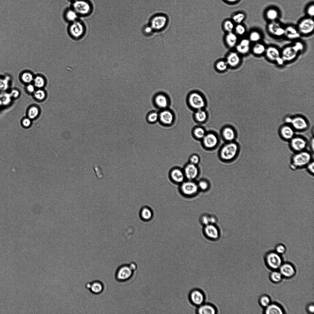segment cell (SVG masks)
<instances>
[{
	"instance_id": "1",
	"label": "cell",
	"mask_w": 314,
	"mask_h": 314,
	"mask_svg": "<svg viewBox=\"0 0 314 314\" xmlns=\"http://www.w3.org/2000/svg\"><path fill=\"white\" fill-rule=\"evenodd\" d=\"M240 151L239 145L235 141L225 142L219 150L218 157L223 162H230L237 158Z\"/></svg>"
},
{
	"instance_id": "2",
	"label": "cell",
	"mask_w": 314,
	"mask_h": 314,
	"mask_svg": "<svg viewBox=\"0 0 314 314\" xmlns=\"http://www.w3.org/2000/svg\"><path fill=\"white\" fill-rule=\"evenodd\" d=\"M312 153L307 150L294 153L291 156L289 167L292 170L305 168L312 160Z\"/></svg>"
},
{
	"instance_id": "3",
	"label": "cell",
	"mask_w": 314,
	"mask_h": 314,
	"mask_svg": "<svg viewBox=\"0 0 314 314\" xmlns=\"http://www.w3.org/2000/svg\"><path fill=\"white\" fill-rule=\"evenodd\" d=\"M137 268V264L134 262L121 264L116 270L115 278L119 282H126L132 278Z\"/></svg>"
},
{
	"instance_id": "4",
	"label": "cell",
	"mask_w": 314,
	"mask_h": 314,
	"mask_svg": "<svg viewBox=\"0 0 314 314\" xmlns=\"http://www.w3.org/2000/svg\"><path fill=\"white\" fill-rule=\"evenodd\" d=\"M285 121V123L289 124L296 132H304L309 127L308 120L301 116L297 115L292 117H287Z\"/></svg>"
},
{
	"instance_id": "5",
	"label": "cell",
	"mask_w": 314,
	"mask_h": 314,
	"mask_svg": "<svg viewBox=\"0 0 314 314\" xmlns=\"http://www.w3.org/2000/svg\"><path fill=\"white\" fill-rule=\"evenodd\" d=\"M202 146L208 150L216 149L218 146L220 141L218 135L213 131L207 132L201 141Z\"/></svg>"
},
{
	"instance_id": "6",
	"label": "cell",
	"mask_w": 314,
	"mask_h": 314,
	"mask_svg": "<svg viewBox=\"0 0 314 314\" xmlns=\"http://www.w3.org/2000/svg\"><path fill=\"white\" fill-rule=\"evenodd\" d=\"M290 149L294 153L306 150L308 141L304 136L295 135L289 141Z\"/></svg>"
},
{
	"instance_id": "7",
	"label": "cell",
	"mask_w": 314,
	"mask_h": 314,
	"mask_svg": "<svg viewBox=\"0 0 314 314\" xmlns=\"http://www.w3.org/2000/svg\"><path fill=\"white\" fill-rule=\"evenodd\" d=\"M179 190L183 195L190 196L197 193L199 189L195 180H186L179 185Z\"/></svg>"
},
{
	"instance_id": "8",
	"label": "cell",
	"mask_w": 314,
	"mask_h": 314,
	"mask_svg": "<svg viewBox=\"0 0 314 314\" xmlns=\"http://www.w3.org/2000/svg\"><path fill=\"white\" fill-rule=\"evenodd\" d=\"M188 102L191 108L196 110L203 109L206 105L205 101L203 95L196 92H192L189 95Z\"/></svg>"
},
{
	"instance_id": "9",
	"label": "cell",
	"mask_w": 314,
	"mask_h": 314,
	"mask_svg": "<svg viewBox=\"0 0 314 314\" xmlns=\"http://www.w3.org/2000/svg\"><path fill=\"white\" fill-rule=\"evenodd\" d=\"M168 176L171 182L178 185L186 180L182 168L178 166H174L170 168Z\"/></svg>"
},
{
	"instance_id": "10",
	"label": "cell",
	"mask_w": 314,
	"mask_h": 314,
	"mask_svg": "<svg viewBox=\"0 0 314 314\" xmlns=\"http://www.w3.org/2000/svg\"><path fill=\"white\" fill-rule=\"evenodd\" d=\"M186 180H195L199 176L200 170L198 165L188 162L182 168Z\"/></svg>"
},
{
	"instance_id": "11",
	"label": "cell",
	"mask_w": 314,
	"mask_h": 314,
	"mask_svg": "<svg viewBox=\"0 0 314 314\" xmlns=\"http://www.w3.org/2000/svg\"><path fill=\"white\" fill-rule=\"evenodd\" d=\"M188 299L192 304L198 307L204 303L205 296L201 290L195 289L189 292Z\"/></svg>"
},
{
	"instance_id": "12",
	"label": "cell",
	"mask_w": 314,
	"mask_h": 314,
	"mask_svg": "<svg viewBox=\"0 0 314 314\" xmlns=\"http://www.w3.org/2000/svg\"><path fill=\"white\" fill-rule=\"evenodd\" d=\"M266 261L268 266L273 270L279 268L282 264L281 257L276 252L268 253L266 257Z\"/></svg>"
},
{
	"instance_id": "13",
	"label": "cell",
	"mask_w": 314,
	"mask_h": 314,
	"mask_svg": "<svg viewBox=\"0 0 314 314\" xmlns=\"http://www.w3.org/2000/svg\"><path fill=\"white\" fill-rule=\"evenodd\" d=\"M265 54L267 58L271 61L276 62L279 65L284 63L279 50L274 46H270L266 48Z\"/></svg>"
},
{
	"instance_id": "14",
	"label": "cell",
	"mask_w": 314,
	"mask_h": 314,
	"mask_svg": "<svg viewBox=\"0 0 314 314\" xmlns=\"http://www.w3.org/2000/svg\"><path fill=\"white\" fill-rule=\"evenodd\" d=\"M220 137L225 142L235 141L237 137V133L235 129L230 125L223 127L220 132Z\"/></svg>"
},
{
	"instance_id": "15",
	"label": "cell",
	"mask_w": 314,
	"mask_h": 314,
	"mask_svg": "<svg viewBox=\"0 0 314 314\" xmlns=\"http://www.w3.org/2000/svg\"><path fill=\"white\" fill-rule=\"evenodd\" d=\"M278 132L282 140L288 142L296 135L294 129L289 124L286 123L280 126Z\"/></svg>"
},
{
	"instance_id": "16",
	"label": "cell",
	"mask_w": 314,
	"mask_h": 314,
	"mask_svg": "<svg viewBox=\"0 0 314 314\" xmlns=\"http://www.w3.org/2000/svg\"><path fill=\"white\" fill-rule=\"evenodd\" d=\"M314 29V21L311 17L305 18L299 23L298 30L303 34H308L312 33Z\"/></svg>"
},
{
	"instance_id": "17",
	"label": "cell",
	"mask_w": 314,
	"mask_h": 314,
	"mask_svg": "<svg viewBox=\"0 0 314 314\" xmlns=\"http://www.w3.org/2000/svg\"><path fill=\"white\" fill-rule=\"evenodd\" d=\"M174 117L170 110L163 109L159 114V120L163 126L169 127L172 125L174 122Z\"/></svg>"
},
{
	"instance_id": "18",
	"label": "cell",
	"mask_w": 314,
	"mask_h": 314,
	"mask_svg": "<svg viewBox=\"0 0 314 314\" xmlns=\"http://www.w3.org/2000/svg\"><path fill=\"white\" fill-rule=\"evenodd\" d=\"M74 10L81 15H86L89 13L91 10V6L87 1L83 0H77L73 4Z\"/></svg>"
},
{
	"instance_id": "19",
	"label": "cell",
	"mask_w": 314,
	"mask_h": 314,
	"mask_svg": "<svg viewBox=\"0 0 314 314\" xmlns=\"http://www.w3.org/2000/svg\"><path fill=\"white\" fill-rule=\"evenodd\" d=\"M228 67H237L241 61L240 55L236 51H231L227 54L225 59Z\"/></svg>"
},
{
	"instance_id": "20",
	"label": "cell",
	"mask_w": 314,
	"mask_h": 314,
	"mask_svg": "<svg viewBox=\"0 0 314 314\" xmlns=\"http://www.w3.org/2000/svg\"><path fill=\"white\" fill-rule=\"evenodd\" d=\"M298 52L293 45L288 46L282 50L281 56L284 63L294 60L297 57Z\"/></svg>"
},
{
	"instance_id": "21",
	"label": "cell",
	"mask_w": 314,
	"mask_h": 314,
	"mask_svg": "<svg viewBox=\"0 0 314 314\" xmlns=\"http://www.w3.org/2000/svg\"><path fill=\"white\" fill-rule=\"evenodd\" d=\"M251 41L248 39L243 38L239 41L235 47L236 51L240 55L247 54L250 50Z\"/></svg>"
},
{
	"instance_id": "22",
	"label": "cell",
	"mask_w": 314,
	"mask_h": 314,
	"mask_svg": "<svg viewBox=\"0 0 314 314\" xmlns=\"http://www.w3.org/2000/svg\"><path fill=\"white\" fill-rule=\"evenodd\" d=\"M69 31L73 36L78 38L83 34L84 31V27L81 22L75 21L71 25Z\"/></svg>"
},
{
	"instance_id": "23",
	"label": "cell",
	"mask_w": 314,
	"mask_h": 314,
	"mask_svg": "<svg viewBox=\"0 0 314 314\" xmlns=\"http://www.w3.org/2000/svg\"><path fill=\"white\" fill-rule=\"evenodd\" d=\"M267 29L272 35L277 36L284 35L285 28L275 21H271L268 25Z\"/></svg>"
},
{
	"instance_id": "24",
	"label": "cell",
	"mask_w": 314,
	"mask_h": 314,
	"mask_svg": "<svg viewBox=\"0 0 314 314\" xmlns=\"http://www.w3.org/2000/svg\"><path fill=\"white\" fill-rule=\"evenodd\" d=\"M204 230L206 236L209 238L216 239L219 236V231L217 227L213 224L205 225Z\"/></svg>"
},
{
	"instance_id": "25",
	"label": "cell",
	"mask_w": 314,
	"mask_h": 314,
	"mask_svg": "<svg viewBox=\"0 0 314 314\" xmlns=\"http://www.w3.org/2000/svg\"><path fill=\"white\" fill-rule=\"evenodd\" d=\"M238 36L234 32L226 33L224 40L226 46L230 48H235L239 41Z\"/></svg>"
},
{
	"instance_id": "26",
	"label": "cell",
	"mask_w": 314,
	"mask_h": 314,
	"mask_svg": "<svg viewBox=\"0 0 314 314\" xmlns=\"http://www.w3.org/2000/svg\"><path fill=\"white\" fill-rule=\"evenodd\" d=\"M166 18L161 15H157L153 17L151 20V27L155 30H160L166 24Z\"/></svg>"
},
{
	"instance_id": "27",
	"label": "cell",
	"mask_w": 314,
	"mask_h": 314,
	"mask_svg": "<svg viewBox=\"0 0 314 314\" xmlns=\"http://www.w3.org/2000/svg\"><path fill=\"white\" fill-rule=\"evenodd\" d=\"M280 272L282 275L286 278L293 277L295 273V270L293 266L289 263L282 264L279 268Z\"/></svg>"
},
{
	"instance_id": "28",
	"label": "cell",
	"mask_w": 314,
	"mask_h": 314,
	"mask_svg": "<svg viewBox=\"0 0 314 314\" xmlns=\"http://www.w3.org/2000/svg\"><path fill=\"white\" fill-rule=\"evenodd\" d=\"M196 312L199 314H215L217 313V311L212 304L204 303L198 307Z\"/></svg>"
},
{
	"instance_id": "29",
	"label": "cell",
	"mask_w": 314,
	"mask_h": 314,
	"mask_svg": "<svg viewBox=\"0 0 314 314\" xmlns=\"http://www.w3.org/2000/svg\"><path fill=\"white\" fill-rule=\"evenodd\" d=\"M154 101L157 106L163 109H165L169 105L168 98L163 94L156 95L154 98Z\"/></svg>"
},
{
	"instance_id": "30",
	"label": "cell",
	"mask_w": 314,
	"mask_h": 314,
	"mask_svg": "<svg viewBox=\"0 0 314 314\" xmlns=\"http://www.w3.org/2000/svg\"><path fill=\"white\" fill-rule=\"evenodd\" d=\"M284 35L290 39H295L299 37L300 33L294 27L289 25L285 28Z\"/></svg>"
},
{
	"instance_id": "31",
	"label": "cell",
	"mask_w": 314,
	"mask_h": 314,
	"mask_svg": "<svg viewBox=\"0 0 314 314\" xmlns=\"http://www.w3.org/2000/svg\"><path fill=\"white\" fill-rule=\"evenodd\" d=\"M207 131L203 127L197 126L192 129L191 134L193 137L196 140L201 141L204 137Z\"/></svg>"
},
{
	"instance_id": "32",
	"label": "cell",
	"mask_w": 314,
	"mask_h": 314,
	"mask_svg": "<svg viewBox=\"0 0 314 314\" xmlns=\"http://www.w3.org/2000/svg\"><path fill=\"white\" fill-rule=\"evenodd\" d=\"M104 286L102 283L98 281H94L90 282L89 291L94 294H99L103 291Z\"/></svg>"
},
{
	"instance_id": "33",
	"label": "cell",
	"mask_w": 314,
	"mask_h": 314,
	"mask_svg": "<svg viewBox=\"0 0 314 314\" xmlns=\"http://www.w3.org/2000/svg\"><path fill=\"white\" fill-rule=\"evenodd\" d=\"M153 215L151 209L147 206L143 207L140 211V217L142 220L144 221L151 220L153 217Z\"/></svg>"
},
{
	"instance_id": "34",
	"label": "cell",
	"mask_w": 314,
	"mask_h": 314,
	"mask_svg": "<svg viewBox=\"0 0 314 314\" xmlns=\"http://www.w3.org/2000/svg\"><path fill=\"white\" fill-rule=\"evenodd\" d=\"M194 116L196 121L199 123L206 122L208 118L207 113L203 109L196 110Z\"/></svg>"
},
{
	"instance_id": "35",
	"label": "cell",
	"mask_w": 314,
	"mask_h": 314,
	"mask_svg": "<svg viewBox=\"0 0 314 314\" xmlns=\"http://www.w3.org/2000/svg\"><path fill=\"white\" fill-rule=\"evenodd\" d=\"M265 313L267 314H281L283 311L278 305L275 304H270L266 307Z\"/></svg>"
},
{
	"instance_id": "36",
	"label": "cell",
	"mask_w": 314,
	"mask_h": 314,
	"mask_svg": "<svg viewBox=\"0 0 314 314\" xmlns=\"http://www.w3.org/2000/svg\"><path fill=\"white\" fill-rule=\"evenodd\" d=\"M235 25L231 19H226L223 21L222 27L223 30L227 33L233 32Z\"/></svg>"
},
{
	"instance_id": "37",
	"label": "cell",
	"mask_w": 314,
	"mask_h": 314,
	"mask_svg": "<svg viewBox=\"0 0 314 314\" xmlns=\"http://www.w3.org/2000/svg\"><path fill=\"white\" fill-rule=\"evenodd\" d=\"M266 49V48L264 44L258 42L254 45L252 50L254 54L260 56L265 53Z\"/></svg>"
},
{
	"instance_id": "38",
	"label": "cell",
	"mask_w": 314,
	"mask_h": 314,
	"mask_svg": "<svg viewBox=\"0 0 314 314\" xmlns=\"http://www.w3.org/2000/svg\"><path fill=\"white\" fill-rule=\"evenodd\" d=\"M246 18L245 14L242 12H238L234 13L231 19L235 24L242 23Z\"/></svg>"
},
{
	"instance_id": "39",
	"label": "cell",
	"mask_w": 314,
	"mask_h": 314,
	"mask_svg": "<svg viewBox=\"0 0 314 314\" xmlns=\"http://www.w3.org/2000/svg\"><path fill=\"white\" fill-rule=\"evenodd\" d=\"M266 15L268 20L272 21H275L278 17L279 13L276 9L271 8L267 10Z\"/></svg>"
},
{
	"instance_id": "40",
	"label": "cell",
	"mask_w": 314,
	"mask_h": 314,
	"mask_svg": "<svg viewBox=\"0 0 314 314\" xmlns=\"http://www.w3.org/2000/svg\"><path fill=\"white\" fill-rule=\"evenodd\" d=\"M215 67L217 70L221 72L225 71L228 67L225 59H220L217 61L216 63Z\"/></svg>"
},
{
	"instance_id": "41",
	"label": "cell",
	"mask_w": 314,
	"mask_h": 314,
	"mask_svg": "<svg viewBox=\"0 0 314 314\" xmlns=\"http://www.w3.org/2000/svg\"><path fill=\"white\" fill-rule=\"evenodd\" d=\"M245 27L242 23L236 24L234 32L238 36H243L246 33Z\"/></svg>"
},
{
	"instance_id": "42",
	"label": "cell",
	"mask_w": 314,
	"mask_h": 314,
	"mask_svg": "<svg viewBox=\"0 0 314 314\" xmlns=\"http://www.w3.org/2000/svg\"><path fill=\"white\" fill-rule=\"evenodd\" d=\"M197 182L199 190L205 191L208 190L209 187L210 183L206 179H200Z\"/></svg>"
},
{
	"instance_id": "43",
	"label": "cell",
	"mask_w": 314,
	"mask_h": 314,
	"mask_svg": "<svg viewBox=\"0 0 314 314\" xmlns=\"http://www.w3.org/2000/svg\"><path fill=\"white\" fill-rule=\"evenodd\" d=\"M159 114L155 112L150 113L147 115V121L150 124H153L159 120Z\"/></svg>"
},
{
	"instance_id": "44",
	"label": "cell",
	"mask_w": 314,
	"mask_h": 314,
	"mask_svg": "<svg viewBox=\"0 0 314 314\" xmlns=\"http://www.w3.org/2000/svg\"><path fill=\"white\" fill-rule=\"evenodd\" d=\"M261 38L260 33L258 31H253L251 32L249 36V39L251 42H258Z\"/></svg>"
},
{
	"instance_id": "45",
	"label": "cell",
	"mask_w": 314,
	"mask_h": 314,
	"mask_svg": "<svg viewBox=\"0 0 314 314\" xmlns=\"http://www.w3.org/2000/svg\"><path fill=\"white\" fill-rule=\"evenodd\" d=\"M65 16L68 21L73 22L77 18L78 14L74 10H69L66 12Z\"/></svg>"
},
{
	"instance_id": "46",
	"label": "cell",
	"mask_w": 314,
	"mask_h": 314,
	"mask_svg": "<svg viewBox=\"0 0 314 314\" xmlns=\"http://www.w3.org/2000/svg\"><path fill=\"white\" fill-rule=\"evenodd\" d=\"M282 275L280 272L274 271L272 272L270 275V278L274 282L277 283L281 280Z\"/></svg>"
},
{
	"instance_id": "47",
	"label": "cell",
	"mask_w": 314,
	"mask_h": 314,
	"mask_svg": "<svg viewBox=\"0 0 314 314\" xmlns=\"http://www.w3.org/2000/svg\"><path fill=\"white\" fill-rule=\"evenodd\" d=\"M39 113V109L36 107L35 106H32L29 110L28 116L29 118L33 119L37 116Z\"/></svg>"
},
{
	"instance_id": "48",
	"label": "cell",
	"mask_w": 314,
	"mask_h": 314,
	"mask_svg": "<svg viewBox=\"0 0 314 314\" xmlns=\"http://www.w3.org/2000/svg\"><path fill=\"white\" fill-rule=\"evenodd\" d=\"M200 161V157L196 153H193L189 156L188 162L193 164L198 165Z\"/></svg>"
},
{
	"instance_id": "49",
	"label": "cell",
	"mask_w": 314,
	"mask_h": 314,
	"mask_svg": "<svg viewBox=\"0 0 314 314\" xmlns=\"http://www.w3.org/2000/svg\"><path fill=\"white\" fill-rule=\"evenodd\" d=\"M34 86H35L41 88L43 87L45 84V81L42 77L38 76L33 79Z\"/></svg>"
},
{
	"instance_id": "50",
	"label": "cell",
	"mask_w": 314,
	"mask_h": 314,
	"mask_svg": "<svg viewBox=\"0 0 314 314\" xmlns=\"http://www.w3.org/2000/svg\"><path fill=\"white\" fill-rule=\"evenodd\" d=\"M21 78L22 80L25 83H29L33 80L32 75L28 72H25L21 75Z\"/></svg>"
},
{
	"instance_id": "51",
	"label": "cell",
	"mask_w": 314,
	"mask_h": 314,
	"mask_svg": "<svg viewBox=\"0 0 314 314\" xmlns=\"http://www.w3.org/2000/svg\"><path fill=\"white\" fill-rule=\"evenodd\" d=\"M270 300L269 297L266 295L262 296L260 299L261 305L263 307H266L270 304Z\"/></svg>"
},
{
	"instance_id": "52",
	"label": "cell",
	"mask_w": 314,
	"mask_h": 314,
	"mask_svg": "<svg viewBox=\"0 0 314 314\" xmlns=\"http://www.w3.org/2000/svg\"><path fill=\"white\" fill-rule=\"evenodd\" d=\"M44 91L42 90H38L34 92V96L37 99L41 100L44 99L45 97Z\"/></svg>"
},
{
	"instance_id": "53",
	"label": "cell",
	"mask_w": 314,
	"mask_h": 314,
	"mask_svg": "<svg viewBox=\"0 0 314 314\" xmlns=\"http://www.w3.org/2000/svg\"><path fill=\"white\" fill-rule=\"evenodd\" d=\"M308 172L313 176L314 173V163L313 160L311 161L305 168Z\"/></svg>"
},
{
	"instance_id": "54",
	"label": "cell",
	"mask_w": 314,
	"mask_h": 314,
	"mask_svg": "<svg viewBox=\"0 0 314 314\" xmlns=\"http://www.w3.org/2000/svg\"><path fill=\"white\" fill-rule=\"evenodd\" d=\"M286 251L285 246L282 244H279L276 247V252L279 254L284 253Z\"/></svg>"
},
{
	"instance_id": "55",
	"label": "cell",
	"mask_w": 314,
	"mask_h": 314,
	"mask_svg": "<svg viewBox=\"0 0 314 314\" xmlns=\"http://www.w3.org/2000/svg\"><path fill=\"white\" fill-rule=\"evenodd\" d=\"M293 46L298 52L301 51L304 49V45L303 44L300 42L295 43Z\"/></svg>"
},
{
	"instance_id": "56",
	"label": "cell",
	"mask_w": 314,
	"mask_h": 314,
	"mask_svg": "<svg viewBox=\"0 0 314 314\" xmlns=\"http://www.w3.org/2000/svg\"><path fill=\"white\" fill-rule=\"evenodd\" d=\"M307 13L310 17H313L314 15V5L313 4L310 5L308 7L307 10Z\"/></svg>"
},
{
	"instance_id": "57",
	"label": "cell",
	"mask_w": 314,
	"mask_h": 314,
	"mask_svg": "<svg viewBox=\"0 0 314 314\" xmlns=\"http://www.w3.org/2000/svg\"><path fill=\"white\" fill-rule=\"evenodd\" d=\"M22 124L24 127H29L31 123V121L30 118H25L22 121Z\"/></svg>"
},
{
	"instance_id": "58",
	"label": "cell",
	"mask_w": 314,
	"mask_h": 314,
	"mask_svg": "<svg viewBox=\"0 0 314 314\" xmlns=\"http://www.w3.org/2000/svg\"><path fill=\"white\" fill-rule=\"evenodd\" d=\"M308 144H309L310 148L311 150V152L312 153H313L314 148V139L313 137H312L309 143H308Z\"/></svg>"
},
{
	"instance_id": "59",
	"label": "cell",
	"mask_w": 314,
	"mask_h": 314,
	"mask_svg": "<svg viewBox=\"0 0 314 314\" xmlns=\"http://www.w3.org/2000/svg\"><path fill=\"white\" fill-rule=\"evenodd\" d=\"M27 91L29 93H33L35 91V86L30 84L27 87Z\"/></svg>"
},
{
	"instance_id": "60",
	"label": "cell",
	"mask_w": 314,
	"mask_h": 314,
	"mask_svg": "<svg viewBox=\"0 0 314 314\" xmlns=\"http://www.w3.org/2000/svg\"><path fill=\"white\" fill-rule=\"evenodd\" d=\"M11 95L14 97L16 98L19 95V92L16 90H13L11 92Z\"/></svg>"
},
{
	"instance_id": "61",
	"label": "cell",
	"mask_w": 314,
	"mask_h": 314,
	"mask_svg": "<svg viewBox=\"0 0 314 314\" xmlns=\"http://www.w3.org/2000/svg\"><path fill=\"white\" fill-rule=\"evenodd\" d=\"M308 310L311 313H313L314 311V306L312 304L309 305L308 307Z\"/></svg>"
},
{
	"instance_id": "62",
	"label": "cell",
	"mask_w": 314,
	"mask_h": 314,
	"mask_svg": "<svg viewBox=\"0 0 314 314\" xmlns=\"http://www.w3.org/2000/svg\"><path fill=\"white\" fill-rule=\"evenodd\" d=\"M225 2L230 4H234L238 2L239 0H223Z\"/></svg>"
}]
</instances>
